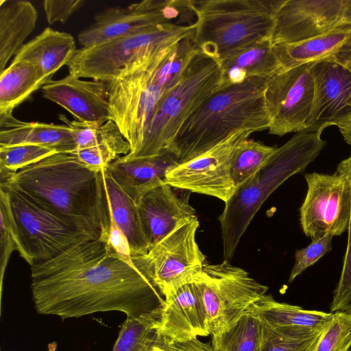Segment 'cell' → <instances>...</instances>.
<instances>
[{"instance_id":"6da1fadb","label":"cell","mask_w":351,"mask_h":351,"mask_svg":"<svg viewBox=\"0 0 351 351\" xmlns=\"http://www.w3.org/2000/svg\"><path fill=\"white\" fill-rule=\"evenodd\" d=\"M31 277L36 311L62 319L111 311L138 320L161 319L165 304L152 282L104 238L81 241L32 265Z\"/></svg>"},{"instance_id":"7a4b0ae2","label":"cell","mask_w":351,"mask_h":351,"mask_svg":"<svg viewBox=\"0 0 351 351\" xmlns=\"http://www.w3.org/2000/svg\"><path fill=\"white\" fill-rule=\"evenodd\" d=\"M198 51L193 36L188 37L158 56L134 62L106 82L109 120L130 144L126 156L136 152L156 108L178 85Z\"/></svg>"},{"instance_id":"3957f363","label":"cell","mask_w":351,"mask_h":351,"mask_svg":"<svg viewBox=\"0 0 351 351\" xmlns=\"http://www.w3.org/2000/svg\"><path fill=\"white\" fill-rule=\"evenodd\" d=\"M273 76L250 78L215 92L186 119L167 151L180 164L234 134L269 130L265 92Z\"/></svg>"},{"instance_id":"277c9868","label":"cell","mask_w":351,"mask_h":351,"mask_svg":"<svg viewBox=\"0 0 351 351\" xmlns=\"http://www.w3.org/2000/svg\"><path fill=\"white\" fill-rule=\"evenodd\" d=\"M5 182L55 212L99 227L108 238L109 213L102 170L90 168L75 154L56 153L21 169Z\"/></svg>"},{"instance_id":"5b68a950","label":"cell","mask_w":351,"mask_h":351,"mask_svg":"<svg viewBox=\"0 0 351 351\" xmlns=\"http://www.w3.org/2000/svg\"><path fill=\"white\" fill-rule=\"evenodd\" d=\"M319 132H297L277 147L265 165L235 188L219 217L223 261L230 263L240 239L268 197L291 176L302 171L326 145Z\"/></svg>"},{"instance_id":"8992f818","label":"cell","mask_w":351,"mask_h":351,"mask_svg":"<svg viewBox=\"0 0 351 351\" xmlns=\"http://www.w3.org/2000/svg\"><path fill=\"white\" fill-rule=\"evenodd\" d=\"M285 0L193 1L196 23L193 40L206 56L226 54L271 39L277 12Z\"/></svg>"},{"instance_id":"52a82bcc","label":"cell","mask_w":351,"mask_h":351,"mask_svg":"<svg viewBox=\"0 0 351 351\" xmlns=\"http://www.w3.org/2000/svg\"><path fill=\"white\" fill-rule=\"evenodd\" d=\"M7 193L20 256L30 266L49 261L75 244L107 237L97 226L61 215L10 182Z\"/></svg>"},{"instance_id":"ba28073f","label":"cell","mask_w":351,"mask_h":351,"mask_svg":"<svg viewBox=\"0 0 351 351\" xmlns=\"http://www.w3.org/2000/svg\"><path fill=\"white\" fill-rule=\"evenodd\" d=\"M221 77L218 61L199 50L178 85L156 108L136 152L123 157L128 160L156 156L167 151L186 119L219 89Z\"/></svg>"},{"instance_id":"9c48e42d","label":"cell","mask_w":351,"mask_h":351,"mask_svg":"<svg viewBox=\"0 0 351 351\" xmlns=\"http://www.w3.org/2000/svg\"><path fill=\"white\" fill-rule=\"evenodd\" d=\"M193 25L163 24L151 29L77 49L67 64L69 73L108 82L134 62L158 56L193 36Z\"/></svg>"},{"instance_id":"30bf717a","label":"cell","mask_w":351,"mask_h":351,"mask_svg":"<svg viewBox=\"0 0 351 351\" xmlns=\"http://www.w3.org/2000/svg\"><path fill=\"white\" fill-rule=\"evenodd\" d=\"M199 226L196 217L151 246L146 254L132 256L137 269L165 299L180 287L202 280L206 258L195 239Z\"/></svg>"},{"instance_id":"8fae6325","label":"cell","mask_w":351,"mask_h":351,"mask_svg":"<svg viewBox=\"0 0 351 351\" xmlns=\"http://www.w3.org/2000/svg\"><path fill=\"white\" fill-rule=\"evenodd\" d=\"M193 0H143L125 7H108L78 34L83 47L143 32L163 24L193 25Z\"/></svg>"},{"instance_id":"7c38bea8","label":"cell","mask_w":351,"mask_h":351,"mask_svg":"<svg viewBox=\"0 0 351 351\" xmlns=\"http://www.w3.org/2000/svg\"><path fill=\"white\" fill-rule=\"evenodd\" d=\"M198 285L210 335L231 328L249 306L268 290L245 270L225 261L219 264L206 262L202 280Z\"/></svg>"},{"instance_id":"4fadbf2b","label":"cell","mask_w":351,"mask_h":351,"mask_svg":"<svg viewBox=\"0 0 351 351\" xmlns=\"http://www.w3.org/2000/svg\"><path fill=\"white\" fill-rule=\"evenodd\" d=\"M307 192L300 209V224L312 240L348 230L351 214V189L346 174L337 168L332 175H304Z\"/></svg>"},{"instance_id":"5bb4252c","label":"cell","mask_w":351,"mask_h":351,"mask_svg":"<svg viewBox=\"0 0 351 351\" xmlns=\"http://www.w3.org/2000/svg\"><path fill=\"white\" fill-rule=\"evenodd\" d=\"M312 63L281 70L269 82L265 92L269 134L281 136L306 130L314 97Z\"/></svg>"},{"instance_id":"9a60e30c","label":"cell","mask_w":351,"mask_h":351,"mask_svg":"<svg viewBox=\"0 0 351 351\" xmlns=\"http://www.w3.org/2000/svg\"><path fill=\"white\" fill-rule=\"evenodd\" d=\"M250 132L234 134L199 156L169 170L165 182L188 191L217 197L226 202L235 190L231 163L237 147Z\"/></svg>"},{"instance_id":"2e32d148","label":"cell","mask_w":351,"mask_h":351,"mask_svg":"<svg viewBox=\"0 0 351 351\" xmlns=\"http://www.w3.org/2000/svg\"><path fill=\"white\" fill-rule=\"evenodd\" d=\"M346 0H285L271 34L274 44L291 45L323 35L343 24Z\"/></svg>"},{"instance_id":"e0dca14e","label":"cell","mask_w":351,"mask_h":351,"mask_svg":"<svg viewBox=\"0 0 351 351\" xmlns=\"http://www.w3.org/2000/svg\"><path fill=\"white\" fill-rule=\"evenodd\" d=\"M314 97L306 132H319L351 119V71L332 58L312 63Z\"/></svg>"},{"instance_id":"ac0fdd59","label":"cell","mask_w":351,"mask_h":351,"mask_svg":"<svg viewBox=\"0 0 351 351\" xmlns=\"http://www.w3.org/2000/svg\"><path fill=\"white\" fill-rule=\"evenodd\" d=\"M41 90L44 98L64 108L76 121L102 125L109 120L106 82L69 73L60 80L51 79Z\"/></svg>"},{"instance_id":"d6986e66","label":"cell","mask_w":351,"mask_h":351,"mask_svg":"<svg viewBox=\"0 0 351 351\" xmlns=\"http://www.w3.org/2000/svg\"><path fill=\"white\" fill-rule=\"evenodd\" d=\"M190 193L165 182L138 200L142 228L149 247L197 217L195 210L189 204Z\"/></svg>"},{"instance_id":"ffe728a7","label":"cell","mask_w":351,"mask_h":351,"mask_svg":"<svg viewBox=\"0 0 351 351\" xmlns=\"http://www.w3.org/2000/svg\"><path fill=\"white\" fill-rule=\"evenodd\" d=\"M165 302L158 329L160 337L168 341H179L210 335L198 283L180 287Z\"/></svg>"},{"instance_id":"44dd1931","label":"cell","mask_w":351,"mask_h":351,"mask_svg":"<svg viewBox=\"0 0 351 351\" xmlns=\"http://www.w3.org/2000/svg\"><path fill=\"white\" fill-rule=\"evenodd\" d=\"M178 165L175 157L165 151L156 156L128 160L121 156L106 169L136 203L143 195L165 183L167 172Z\"/></svg>"},{"instance_id":"7402d4cb","label":"cell","mask_w":351,"mask_h":351,"mask_svg":"<svg viewBox=\"0 0 351 351\" xmlns=\"http://www.w3.org/2000/svg\"><path fill=\"white\" fill-rule=\"evenodd\" d=\"M269 326L298 337H309L322 332L332 319L333 313L302 308L277 302L265 294L249 308Z\"/></svg>"},{"instance_id":"603a6c76","label":"cell","mask_w":351,"mask_h":351,"mask_svg":"<svg viewBox=\"0 0 351 351\" xmlns=\"http://www.w3.org/2000/svg\"><path fill=\"white\" fill-rule=\"evenodd\" d=\"M217 61L221 74L218 90L253 77H271L282 70L271 39L232 51Z\"/></svg>"},{"instance_id":"cb8c5ba5","label":"cell","mask_w":351,"mask_h":351,"mask_svg":"<svg viewBox=\"0 0 351 351\" xmlns=\"http://www.w3.org/2000/svg\"><path fill=\"white\" fill-rule=\"evenodd\" d=\"M35 145L58 153H71L77 147L65 124L25 122L12 114H0V146Z\"/></svg>"},{"instance_id":"d4e9b609","label":"cell","mask_w":351,"mask_h":351,"mask_svg":"<svg viewBox=\"0 0 351 351\" xmlns=\"http://www.w3.org/2000/svg\"><path fill=\"white\" fill-rule=\"evenodd\" d=\"M76 50L71 34L47 27L24 44L13 60L32 64L50 80L55 73L67 65Z\"/></svg>"},{"instance_id":"484cf974","label":"cell","mask_w":351,"mask_h":351,"mask_svg":"<svg viewBox=\"0 0 351 351\" xmlns=\"http://www.w3.org/2000/svg\"><path fill=\"white\" fill-rule=\"evenodd\" d=\"M38 12L26 0H0V73L34 31Z\"/></svg>"},{"instance_id":"4316f807","label":"cell","mask_w":351,"mask_h":351,"mask_svg":"<svg viewBox=\"0 0 351 351\" xmlns=\"http://www.w3.org/2000/svg\"><path fill=\"white\" fill-rule=\"evenodd\" d=\"M351 40V23H343L323 35L295 44H274L282 70L330 58Z\"/></svg>"},{"instance_id":"83f0119b","label":"cell","mask_w":351,"mask_h":351,"mask_svg":"<svg viewBox=\"0 0 351 351\" xmlns=\"http://www.w3.org/2000/svg\"><path fill=\"white\" fill-rule=\"evenodd\" d=\"M108 208L113 219L126 237L132 256L146 254L149 245L144 235L136 203L112 178L106 169H102Z\"/></svg>"},{"instance_id":"f1b7e54d","label":"cell","mask_w":351,"mask_h":351,"mask_svg":"<svg viewBox=\"0 0 351 351\" xmlns=\"http://www.w3.org/2000/svg\"><path fill=\"white\" fill-rule=\"evenodd\" d=\"M49 80L32 64L12 60L0 73V114H10Z\"/></svg>"},{"instance_id":"f546056e","label":"cell","mask_w":351,"mask_h":351,"mask_svg":"<svg viewBox=\"0 0 351 351\" xmlns=\"http://www.w3.org/2000/svg\"><path fill=\"white\" fill-rule=\"evenodd\" d=\"M262 322L250 308L229 330L212 335L215 351H260Z\"/></svg>"},{"instance_id":"4dcf8cb0","label":"cell","mask_w":351,"mask_h":351,"mask_svg":"<svg viewBox=\"0 0 351 351\" xmlns=\"http://www.w3.org/2000/svg\"><path fill=\"white\" fill-rule=\"evenodd\" d=\"M276 148L249 138L243 141L237 147L231 163V176L235 188L256 173Z\"/></svg>"},{"instance_id":"1f68e13d","label":"cell","mask_w":351,"mask_h":351,"mask_svg":"<svg viewBox=\"0 0 351 351\" xmlns=\"http://www.w3.org/2000/svg\"><path fill=\"white\" fill-rule=\"evenodd\" d=\"M160 320L127 317L112 351H155Z\"/></svg>"},{"instance_id":"d6a6232c","label":"cell","mask_w":351,"mask_h":351,"mask_svg":"<svg viewBox=\"0 0 351 351\" xmlns=\"http://www.w3.org/2000/svg\"><path fill=\"white\" fill-rule=\"evenodd\" d=\"M66 125L76 144V149L97 146L125 138L117 125L108 120L102 125L95 123L70 121L64 114L58 115ZM75 149V150H76Z\"/></svg>"},{"instance_id":"836d02e7","label":"cell","mask_w":351,"mask_h":351,"mask_svg":"<svg viewBox=\"0 0 351 351\" xmlns=\"http://www.w3.org/2000/svg\"><path fill=\"white\" fill-rule=\"evenodd\" d=\"M347 176L351 189V155L337 166ZM348 244L342 271L330 304V313H351V214L348 228Z\"/></svg>"},{"instance_id":"e575fe53","label":"cell","mask_w":351,"mask_h":351,"mask_svg":"<svg viewBox=\"0 0 351 351\" xmlns=\"http://www.w3.org/2000/svg\"><path fill=\"white\" fill-rule=\"evenodd\" d=\"M56 153L58 152L35 145L0 146V173L13 175Z\"/></svg>"},{"instance_id":"d590c367","label":"cell","mask_w":351,"mask_h":351,"mask_svg":"<svg viewBox=\"0 0 351 351\" xmlns=\"http://www.w3.org/2000/svg\"><path fill=\"white\" fill-rule=\"evenodd\" d=\"M350 349L351 313H334L313 351H350Z\"/></svg>"},{"instance_id":"8d00e7d4","label":"cell","mask_w":351,"mask_h":351,"mask_svg":"<svg viewBox=\"0 0 351 351\" xmlns=\"http://www.w3.org/2000/svg\"><path fill=\"white\" fill-rule=\"evenodd\" d=\"M322 331L309 337L293 336L277 330L262 322L260 351H313Z\"/></svg>"},{"instance_id":"74e56055","label":"cell","mask_w":351,"mask_h":351,"mask_svg":"<svg viewBox=\"0 0 351 351\" xmlns=\"http://www.w3.org/2000/svg\"><path fill=\"white\" fill-rule=\"evenodd\" d=\"M130 152L128 141L122 140L109 142L88 148L76 149L71 152L90 168L101 171L107 169L110 164Z\"/></svg>"},{"instance_id":"f35d334b","label":"cell","mask_w":351,"mask_h":351,"mask_svg":"<svg viewBox=\"0 0 351 351\" xmlns=\"http://www.w3.org/2000/svg\"><path fill=\"white\" fill-rule=\"evenodd\" d=\"M0 273L1 285L10 257L18 251L19 243L6 191L0 187Z\"/></svg>"},{"instance_id":"ab89813d","label":"cell","mask_w":351,"mask_h":351,"mask_svg":"<svg viewBox=\"0 0 351 351\" xmlns=\"http://www.w3.org/2000/svg\"><path fill=\"white\" fill-rule=\"evenodd\" d=\"M332 239V237L329 234L324 235L320 238L312 240V242L306 247L295 252V262L291 269L289 282L293 281L307 268L330 252Z\"/></svg>"},{"instance_id":"60d3db41","label":"cell","mask_w":351,"mask_h":351,"mask_svg":"<svg viewBox=\"0 0 351 351\" xmlns=\"http://www.w3.org/2000/svg\"><path fill=\"white\" fill-rule=\"evenodd\" d=\"M84 0H45L43 8L49 24L66 23L84 4Z\"/></svg>"},{"instance_id":"b9f144b4","label":"cell","mask_w":351,"mask_h":351,"mask_svg":"<svg viewBox=\"0 0 351 351\" xmlns=\"http://www.w3.org/2000/svg\"><path fill=\"white\" fill-rule=\"evenodd\" d=\"M108 213L109 230L107 243L120 257L128 263L134 265L132 259L131 250L128 241L125 234L116 224L109 208Z\"/></svg>"},{"instance_id":"7bdbcfd3","label":"cell","mask_w":351,"mask_h":351,"mask_svg":"<svg viewBox=\"0 0 351 351\" xmlns=\"http://www.w3.org/2000/svg\"><path fill=\"white\" fill-rule=\"evenodd\" d=\"M155 351H215L210 343L193 337L179 341H168L158 335Z\"/></svg>"},{"instance_id":"ee69618b","label":"cell","mask_w":351,"mask_h":351,"mask_svg":"<svg viewBox=\"0 0 351 351\" xmlns=\"http://www.w3.org/2000/svg\"><path fill=\"white\" fill-rule=\"evenodd\" d=\"M330 58L343 64L351 71V40L343 45Z\"/></svg>"},{"instance_id":"f6af8a7d","label":"cell","mask_w":351,"mask_h":351,"mask_svg":"<svg viewBox=\"0 0 351 351\" xmlns=\"http://www.w3.org/2000/svg\"><path fill=\"white\" fill-rule=\"evenodd\" d=\"M344 140L351 145V120L338 126Z\"/></svg>"},{"instance_id":"bcb514c9","label":"cell","mask_w":351,"mask_h":351,"mask_svg":"<svg viewBox=\"0 0 351 351\" xmlns=\"http://www.w3.org/2000/svg\"><path fill=\"white\" fill-rule=\"evenodd\" d=\"M343 23H351V0H346L343 17Z\"/></svg>"},{"instance_id":"7dc6e473","label":"cell","mask_w":351,"mask_h":351,"mask_svg":"<svg viewBox=\"0 0 351 351\" xmlns=\"http://www.w3.org/2000/svg\"><path fill=\"white\" fill-rule=\"evenodd\" d=\"M350 351H351V349H350Z\"/></svg>"},{"instance_id":"c3c4849f","label":"cell","mask_w":351,"mask_h":351,"mask_svg":"<svg viewBox=\"0 0 351 351\" xmlns=\"http://www.w3.org/2000/svg\"><path fill=\"white\" fill-rule=\"evenodd\" d=\"M350 120H351V119H350Z\"/></svg>"}]
</instances>
